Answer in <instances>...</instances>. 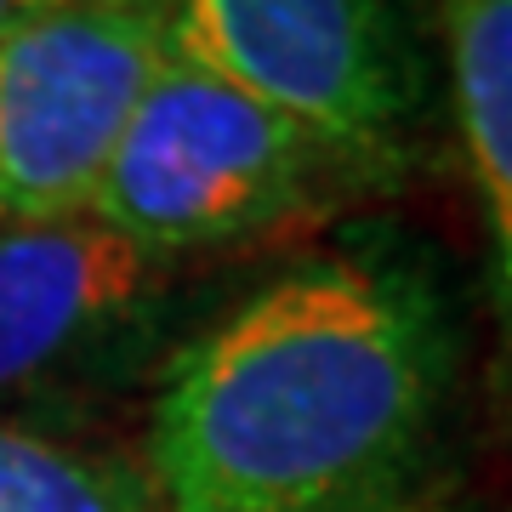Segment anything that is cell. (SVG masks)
Segmentation results:
<instances>
[{"label": "cell", "mask_w": 512, "mask_h": 512, "mask_svg": "<svg viewBox=\"0 0 512 512\" xmlns=\"http://www.w3.org/2000/svg\"><path fill=\"white\" fill-rule=\"evenodd\" d=\"M177 268L92 211L0 228V404L137 359Z\"/></svg>", "instance_id": "obj_5"}, {"label": "cell", "mask_w": 512, "mask_h": 512, "mask_svg": "<svg viewBox=\"0 0 512 512\" xmlns=\"http://www.w3.org/2000/svg\"><path fill=\"white\" fill-rule=\"evenodd\" d=\"M444 114L484 222L490 308L512 365V0H427Z\"/></svg>", "instance_id": "obj_6"}, {"label": "cell", "mask_w": 512, "mask_h": 512, "mask_svg": "<svg viewBox=\"0 0 512 512\" xmlns=\"http://www.w3.org/2000/svg\"><path fill=\"white\" fill-rule=\"evenodd\" d=\"M0 512H165L148 467L0 421Z\"/></svg>", "instance_id": "obj_7"}, {"label": "cell", "mask_w": 512, "mask_h": 512, "mask_svg": "<svg viewBox=\"0 0 512 512\" xmlns=\"http://www.w3.org/2000/svg\"><path fill=\"white\" fill-rule=\"evenodd\" d=\"M160 57V0L74 6L0 46V228L92 211Z\"/></svg>", "instance_id": "obj_4"}, {"label": "cell", "mask_w": 512, "mask_h": 512, "mask_svg": "<svg viewBox=\"0 0 512 512\" xmlns=\"http://www.w3.org/2000/svg\"><path fill=\"white\" fill-rule=\"evenodd\" d=\"M165 40L308 126L365 194L410 183L444 120L427 0H160Z\"/></svg>", "instance_id": "obj_3"}, {"label": "cell", "mask_w": 512, "mask_h": 512, "mask_svg": "<svg viewBox=\"0 0 512 512\" xmlns=\"http://www.w3.org/2000/svg\"><path fill=\"white\" fill-rule=\"evenodd\" d=\"M365 183L308 126L165 40L160 69L109 154L92 217L188 262L336 217Z\"/></svg>", "instance_id": "obj_2"}, {"label": "cell", "mask_w": 512, "mask_h": 512, "mask_svg": "<svg viewBox=\"0 0 512 512\" xmlns=\"http://www.w3.org/2000/svg\"><path fill=\"white\" fill-rule=\"evenodd\" d=\"M74 6H109V0H0V46L35 23L57 18V12H74Z\"/></svg>", "instance_id": "obj_8"}, {"label": "cell", "mask_w": 512, "mask_h": 512, "mask_svg": "<svg viewBox=\"0 0 512 512\" xmlns=\"http://www.w3.org/2000/svg\"><path fill=\"white\" fill-rule=\"evenodd\" d=\"M461 319L404 234L285 262L165 359L148 478L165 512H416L444 456Z\"/></svg>", "instance_id": "obj_1"}]
</instances>
